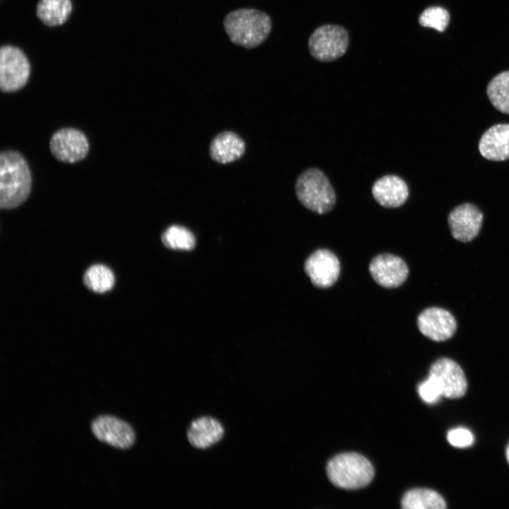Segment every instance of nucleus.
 I'll return each instance as SVG.
<instances>
[{"label":"nucleus","instance_id":"obj_6","mask_svg":"<svg viewBox=\"0 0 509 509\" xmlns=\"http://www.w3.org/2000/svg\"><path fill=\"white\" fill-rule=\"evenodd\" d=\"M30 72L29 62L18 47L4 45L0 49V88L11 93L21 89L27 83Z\"/></svg>","mask_w":509,"mask_h":509},{"label":"nucleus","instance_id":"obj_2","mask_svg":"<svg viewBox=\"0 0 509 509\" xmlns=\"http://www.w3.org/2000/svg\"><path fill=\"white\" fill-rule=\"evenodd\" d=\"M223 26L233 43L250 49L265 41L271 30V21L263 11L241 8L230 12L224 18Z\"/></svg>","mask_w":509,"mask_h":509},{"label":"nucleus","instance_id":"obj_10","mask_svg":"<svg viewBox=\"0 0 509 509\" xmlns=\"http://www.w3.org/2000/svg\"><path fill=\"white\" fill-rule=\"evenodd\" d=\"M304 269L314 286L325 288L332 286L338 279L340 263L332 252L320 249L306 259Z\"/></svg>","mask_w":509,"mask_h":509},{"label":"nucleus","instance_id":"obj_4","mask_svg":"<svg viewBox=\"0 0 509 509\" xmlns=\"http://www.w3.org/2000/svg\"><path fill=\"white\" fill-rule=\"evenodd\" d=\"M327 474L337 487L353 490L367 486L374 476V469L364 456L356 452L339 454L327 465Z\"/></svg>","mask_w":509,"mask_h":509},{"label":"nucleus","instance_id":"obj_20","mask_svg":"<svg viewBox=\"0 0 509 509\" xmlns=\"http://www.w3.org/2000/svg\"><path fill=\"white\" fill-rule=\"evenodd\" d=\"M486 93L494 107L509 114V71L495 76L488 83Z\"/></svg>","mask_w":509,"mask_h":509},{"label":"nucleus","instance_id":"obj_14","mask_svg":"<svg viewBox=\"0 0 509 509\" xmlns=\"http://www.w3.org/2000/svg\"><path fill=\"white\" fill-rule=\"evenodd\" d=\"M371 191L375 200L385 208L402 206L409 195L406 182L395 175H387L377 180Z\"/></svg>","mask_w":509,"mask_h":509},{"label":"nucleus","instance_id":"obj_12","mask_svg":"<svg viewBox=\"0 0 509 509\" xmlns=\"http://www.w3.org/2000/svg\"><path fill=\"white\" fill-rule=\"evenodd\" d=\"M417 324L423 335L435 341L451 338L457 328L452 315L437 307L426 308L421 312L417 318Z\"/></svg>","mask_w":509,"mask_h":509},{"label":"nucleus","instance_id":"obj_3","mask_svg":"<svg viewBox=\"0 0 509 509\" xmlns=\"http://www.w3.org/2000/svg\"><path fill=\"white\" fill-rule=\"evenodd\" d=\"M295 192L303 206L320 215L331 211L337 201L329 179L321 170L315 168L306 169L298 175Z\"/></svg>","mask_w":509,"mask_h":509},{"label":"nucleus","instance_id":"obj_13","mask_svg":"<svg viewBox=\"0 0 509 509\" xmlns=\"http://www.w3.org/2000/svg\"><path fill=\"white\" fill-rule=\"evenodd\" d=\"M482 221L481 211L469 203L457 206L448 216V224L452 237L464 242L472 240L479 234Z\"/></svg>","mask_w":509,"mask_h":509},{"label":"nucleus","instance_id":"obj_16","mask_svg":"<svg viewBox=\"0 0 509 509\" xmlns=\"http://www.w3.org/2000/svg\"><path fill=\"white\" fill-rule=\"evenodd\" d=\"M245 151V143L236 133L224 131L211 141L209 154L211 159L220 164H227L240 158Z\"/></svg>","mask_w":509,"mask_h":509},{"label":"nucleus","instance_id":"obj_22","mask_svg":"<svg viewBox=\"0 0 509 509\" xmlns=\"http://www.w3.org/2000/svg\"><path fill=\"white\" fill-rule=\"evenodd\" d=\"M161 240L163 245L170 249L189 250L195 245V237L187 228L173 225L163 233Z\"/></svg>","mask_w":509,"mask_h":509},{"label":"nucleus","instance_id":"obj_5","mask_svg":"<svg viewBox=\"0 0 509 509\" xmlns=\"http://www.w3.org/2000/svg\"><path fill=\"white\" fill-rule=\"evenodd\" d=\"M349 43L347 30L337 25H324L316 28L308 40L310 54L321 62H332L342 57Z\"/></svg>","mask_w":509,"mask_h":509},{"label":"nucleus","instance_id":"obj_18","mask_svg":"<svg viewBox=\"0 0 509 509\" xmlns=\"http://www.w3.org/2000/svg\"><path fill=\"white\" fill-rule=\"evenodd\" d=\"M71 10V0H40L37 4L36 14L45 25L54 27L64 23Z\"/></svg>","mask_w":509,"mask_h":509},{"label":"nucleus","instance_id":"obj_26","mask_svg":"<svg viewBox=\"0 0 509 509\" xmlns=\"http://www.w3.org/2000/svg\"><path fill=\"white\" fill-rule=\"evenodd\" d=\"M506 456H507V459H508V463H509V445H508V448H507Z\"/></svg>","mask_w":509,"mask_h":509},{"label":"nucleus","instance_id":"obj_19","mask_svg":"<svg viewBox=\"0 0 509 509\" xmlns=\"http://www.w3.org/2000/svg\"><path fill=\"white\" fill-rule=\"evenodd\" d=\"M404 509H444L445 500L437 492L426 488H414L407 491L402 500Z\"/></svg>","mask_w":509,"mask_h":509},{"label":"nucleus","instance_id":"obj_8","mask_svg":"<svg viewBox=\"0 0 509 509\" xmlns=\"http://www.w3.org/2000/svg\"><path fill=\"white\" fill-rule=\"evenodd\" d=\"M91 431L100 441L122 450L129 448L136 438L129 423L109 415L95 418L91 423Z\"/></svg>","mask_w":509,"mask_h":509},{"label":"nucleus","instance_id":"obj_25","mask_svg":"<svg viewBox=\"0 0 509 509\" xmlns=\"http://www.w3.org/2000/svg\"><path fill=\"white\" fill-rule=\"evenodd\" d=\"M447 437L448 442L457 447H468L474 443L473 434L470 431L464 428L451 429L447 433Z\"/></svg>","mask_w":509,"mask_h":509},{"label":"nucleus","instance_id":"obj_7","mask_svg":"<svg viewBox=\"0 0 509 509\" xmlns=\"http://www.w3.org/2000/svg\"><path fill=\"white\" fill-rule=\"evenodd\" d=\"M49 148L58 160L74 163L86 157L89 144L86 136L81 131L74 128H63L52 136Z\"/></svg>","mask_w":509,"mask_h":509},{"label":"nucleus","instance_id":"obj_24","mask_svg":"<svg viewBox=\"0 0 509 509\" xmlns=\"http://www.w3.org/2000/svg\"><path fill=\"white\" fill-rule=\"evenodd\" d=\"M418 392L420 397L428 404L435 403L443 397L438 385L429 375L425 381L419 385Z\"/></svg>","mask_w":509,"mask_h":509},{"label":"nucleus","instance_id":"obj_1","mask_svg":"<svg viewBox=\"0 0 509 509\" xmlns=\"http://www.w3.org/2000/svg\"><path fill=\"white\" fill-rule=\"evenodd\" d=\"M32 176L23 156L15 151H5L0 155V207L11 209L28 198Z\"/></svg>","mask_w":509,"mask_h":509},{"label":"nucleus","instance_id":"obj_23","mask_svg":"<svg viewBox=\"0 0 509 509\" xmlns=\"http://www.w3.org/2000/svg\"><path fill=\"white\" fill-rule=\"evenodd\" d=\"M450 18V14L445 8L441 6H431L421 13L419 23L423 27L443 32L449 24Z\"/></svg>","mask_w":509,"mask_h":509},{"label":"nucleus","instance_id":"obj_15","mask_svg":"<svg viewBox=\"0 0 509 509\" xmlns=\"http://www.w3.org/2000/svg\"><path fill=\"white\" fill-rule=\"evenodd\" d=\"M479 150L484 158L490 160L508 159L509 124H496L486 130L480 139Z\"/></svg>","mask_w":509,"mask_h":509},{"label":"nucleus","instance_id":"obj_21","mask_svg":"<svg viewBox=\"0 0 509 509\" xmlns=\"http://www.w3.org/2000/svg\"><path fill=\"white\" fill-rule=\"evenodd\" d=\"M86 286L95 293H105L114 286L115 276L106 266L95 264L89 267L83 276Z\"/></svg>","mask_w":509,"mask_h":509},{"label":"nucleus","instance_id":"obj_11","mask_svg":"<svg viewBox=\"0 0 509 509\" xmlns=\"http://www.w3.org/2000/svg\"><path fill=\"white\" fill-rule=\"evenodd\" d=\"M369 271L378 284L393 288L405 281L409 269L402 258L392 254H380L372 259Z\"/></svg>","mask_w":509,"mask_h":509},{"label":"nucleus","instance_id":"obj_9","mask_svg":"<svg viewBox=\"0 0 509 509\" xmlns=\"http://www.w3.org/2000/svg\"><path fill=\"white\" fill-rule=\"evenodd\" d=\"M429 376L438 385L443 397L457 399L466 392L467 384L465 375L460 365L450 358H443L433 363Z\"/></svg>","mask_w":509,"mask_h":509},{"label":"nucleus","instance_id":"obj_17","mask_svg":"<svg viewBox=\"0 0 509 509\" xmlns=\"http://www.w3.org/2000/svg\"><path fill=\"white\" fill-rule=\"evenodd\" d=\"M223 434L224 428L218 420L204 416L192 423L187 432V438L192 446L205 449L218 443Z\"/></svg>","mask_w":509,"mask_h":509}]
</instances>
